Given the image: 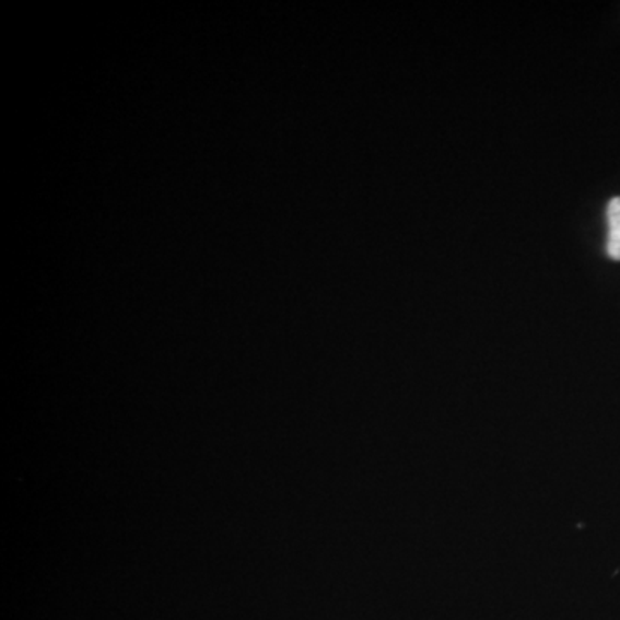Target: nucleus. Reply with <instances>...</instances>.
<instances>
[{"label":"nucleus","instance_id":"f257e3e1","mask_svg":"<svg viewBox=\"0 0 620 620\" xmlns=\"http://www.w3.org/2000/svg\"><path fill=\"white\" fill-rule=\"evenodd\" d=\"M607 221V254L610 259L620 260V197H616L608 203Z\"/></svg>","mask_w":620,"mask_h":620}]
</instances>
